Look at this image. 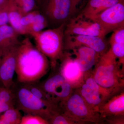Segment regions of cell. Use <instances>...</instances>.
<instances>
[{"mask_svg":"<svg viewBox=\"0 0 124 124\" xmlns=\"http://www.w3.org/2000/svg\"><path fill=\"white\" fill-rule=\"evenodd\" d=\"M48 67L47 58L28 37L20 41L16 58L15 73L17 82L25 84L39 82Z\"/></svg>","mask_w":124,"mask_h":124,"instance_id":"6da1fadb","label":"cell"},{"mask_svg":"<svg viewBox=\"0 0 124 124\" xmlns=\"http://www.w3.org/2000/svg\"><path fill=\"white\" fill-rule=\"evenodd\" d=\"M14 84L11 88L15 98V107L26 114L41 116L48 121L58 113L57 105L49 104L33 95L23 84Z\"/></svg>","mask_w":124,"mask_h":124,"instance_id":"7a4b0ae2","label":"cell"},{"mask_svg":"<svg viewBox=\"0 0 124 124\" xmlns=\"http://www.w3.org/2000/svg\"><path fill=\"white\" fill-rule=\"evenodd\" d=\"M66 23L39 32H31L29 35L34 39L36 47L49 59L53 66L63 55L64 30Z\"/></svg>","mask_w":124,"mask_h":124,"instance_id":"3957f363","label":"cell"},{"mask_svg":"<svg viewBox=\"0 0 124 124\" xmlns=\"http://www.w3.org/2000/svg\"><path fill=\"white\" fill-rule=\"evenodd\" d=\"M37 10L45 18L48 26H59L71 16L70 0H37Z\"/></svg>","mask_w":124,"mask_h":124,"instance_id":"277c9868","label":"cell"},{"mask_svg":"<svg viewBox=\"0 0 124 124\" xmlns=\"http://www.w3.org/2000/svg\"><path fill=\"white\" fill-rule=\"evenodd\" d=\"M92 20L99 24L106 35L124 26V0L105 10Z\"/></svg>","mask_w":124,"mask_h":124,"instance_id":"5b68a950","label":"cell"},{"mask_svg":"<svg viewBox=\"0 0 124 124\" xmlns=\"http://www.w3.org/2000/svg\"><path fill=\"white\" fill-rule=\"evenodd\" d=\"M82 35L104 38L106 35L99 24L93 20L78 15L66 23L64 35Z\"/></svg>","mask_w":124,"mask_h":124,"instance_id":"8992f818","label":"cell"},{"mask_svg":"<svg viewBox=\"0 0 124 124\" xmlns=\"http://www.w3.org/2000/svg\"><path fill=\"white\" fill-rule=\"evenodd\" d=\"M64 48L73 49L85 46L93 49L99 54H103L107 45L104 38L94 36L76 35H64Z\"/></svg>","mask_w":124,"mask_h":124,"instance_id":"52a82bcc","label":"cell"},{"mask_svg":"<svg viewBox=\"0 0 124 124\" xmlns=\"http://www.w3.org/2000/svg\"><path fill=\"white\" fill-rule=\"evenodd\" d=\"M19 44L7 51L0 58V82L7 88L11 89L14 84L13 78L15 72Z\"/></svg>","mask_w":124,"mask_h":124,"instance_id":"ba28073f","label":"cell"},{"mask_svg":"<svg viewBox=\"0 0 124 124\" xmlns=\"http://www.w3.org/2000/svg\"><path fill=\"white\" fill-rule=\"evenodd\" d=\"M40 84L56 104L59 100L67 97L70 91V85L62 75L52 76Z\"/></svg>","mask_w":124,"mask_h":124,"instance_id":"9c48e42d","label":"cell"},{"mask_svg":"<svg viewBox=\"0 0 124 124\" xmlns=\"http://www.w3.org/2000/svg\"><path fill=\"white\" fill-rule=\"evenodd\" d=\"M124 0H88L79 15L92 20L105 10Z\"/></svg>","mask_w":124,"mask_h":124,"instance_id":"30bf717a","label":"cell"},{"mask_svg":"<svg viewBox=\"0 0 124 124\" xmlns=\"http://www.w3.org/2000/svg\"><path fill=\"white\" fill-rule=\"evenodd\" d=\"M19 35L10 25L0 26V58L7 51L19 44Z\"/></svg>","mask_w":124,"mask_h":124,"instance_id":"8fae6325","label":"cell"},{"mask_svg":"<svg viewBox=\"0 0 124 124\" xmlns=\"http://www.w3.org/2000/svg\"><path fill=\"white\" fill-rule=\"evenodd\" d=\"M77 48V49L75 50L77 55L75 60L80 70L85 71L89 70L95 64L99 54L86 46H80Z\"/></svg>","mask_w":124,"mask_h":124,"instance_id":"7c38bea8","label":"cell"},{"mask_svg":"<svg viewBox=\"0 0 124 124\" xmlns=\"http://www.w3.org/2000/svg\"><path fill=\"white\" fill-rule=\"evenodd\" d=\"M8 23L19 35H28L26 29L21 25L20 20L23 16L20 9L9 1Z\"/></svg>","mask_w":124,"mask_h":124,"instance_id":"4fadbf2b","label":"cell"},{"mask_svg":"<svg viewBox=\"0 0 124 124\" xmlns=\"http://www.w3.org/2000/svg\"><path fill=\"white\" fill-rule=\"evenodd\" d=\"M67 106L69 111L78 116H84L88 113V110L83 99L78 94H74L69 99Z\"/></svg>","mask_w":124,"mask_h":124,"instance_id":"5bb4252c","label":"cell"},{"mask_svg":"<svg viewBox=\"0 0 124 124\" xmlns=\"http://www.w3.org/2000/svg\"><path fill=\"white\" fill-rule=\"evenodd\" d=\"M63 61L62 68V75L66 80L76 79L79 75L80 70L75 60L67 58Z\"/></svg>","mask_w":124,"mask_h":124,"instance_id":"9a60e30c","label":"cell"},{"mask_svg":"<svg viewBox=\"0 0 124 124\" xmlns=\"http://www.w3.org/2000/svg\"><path fill=\"white\" fill-rule=\"evenodd\" d=\"M23 84L33 95L40 100L49 104L57 105L54 99L45 91L39 82Z\"/></svg>","mask_w":124,"mask_h":124,"instance_id":"2e32d148","label":"cell"},{"mask_svg":"<svg viewBox=\"0 0 124 124\" xmlns=\"http://www.w3.org/2000/svg\"><path fill=\"white\" fill-rule=\"evenodd\" d=\"M22 116L19 110L11 108L0 116V124H20Z\"/></svg>","mask_w":124,"mask_h":124,"instance_id":"e0dca14e","label":"cell"},{"mask_svg":"<svg viewBox=\"0 0 124 124\" xmlns=\"http://www.w3.org/2000/svg\"><path fill=\"white\" fill-rule=\"evenodd\" d=\"M47 27H48V24L46 19L38 10H36L33 22L28 30V35L31 32H37L41 31Z\"/></svg>","mask_w":124,"mask_h":124,"instance_id":"ac0fdd59","label":"cell"},{"mask_svg":"<svg viewBox=\"0 0 124 124\" xmlns=\"http://www.w3.org/2000/svg\"><path fill=\"white\" fill-rule=\"evenodd\" d=\"M81 93L86 101L89 104L97 105L101 102L99 91L91 88L86 84L82 86Z\"/></svg>","mask_w":124,"mask_h":124,"instance_id":"d6986e66","label":"cell"},{"mask_svg":"<svg viewBox=\"0 0 124 124\" xmlns=\"http://www.w3.org/2000/svg\"><path fill=\"white\" fill-rule=\"evenodd\" d=\"M110 50L116 57L123 58L124 56V40H116L109 41Z\"/></svg>","mask_w":124,"mask_h":124,"instance_id":"ffe728a7","label":"cell"},{"mask_svg":"<svg viewBox=\"0 0 124 124\" xmlns=\"http://www.w3.org/2000/svg\"><path fill=\"white\" fill-rule=\"evenodd\" d=\"M48 121L39 116L31 114H25L22 116L20 124H46Z\"/></svg>","mask_w":124,"mask_h":124,"instance_id":"44dd1931","label":"cell"},{"mask_svg":"<svg viewBox=\"0 0 124 124\" xmlns=\"http://www.w3.org/2000/svg\"><path fill=\"white\" fill-rule=\"evenodd\" d=\"M0 101L13 104L15 106L14 95L11 89L0 86Z\"/></svg>","mask_w":124,"mask_h":124,"instance_id":"7402d4cb","label":"cell"},{"mask_svg":"<svg viewBox=\"0 0 124 124\" xmlns=\"http://www.w3.org/2000/svg\"><path fill=\"white\" fill-rule=\"evenodd\" d=\"M109 110L112 113L122 111L124 109V97L122 95L114 100L109 104Z\"/></svg>","mask_w":124,"mask_h":124,"instance_id":"603a6c76","label":"cell"},{"mask_svg":"<svg viewBox=\"0 0 124 124\" xmlns=\"http://www.w3.org/2000/svg\"><path fill=\"white\" fill-rule=\"evenodd\" d=\"M10 3L8 2L0 6V26L8 23V10Z\"/></svg>","mask_w":124,"mask_h":124,"instance_id":"cb8c5ba5","label":"cell"},{"mask_svg":"<svg viewBox=\"0 0 124 124\" xmlns=\"http://www.w3.org/2000/svg\"><path fill=\"white\" fill-rule=\"evenodd\" d=\"M36 10L31 11L30 13L23 16L20 20L21 25L25 28L29 34V28L33 22V18Z\"/></svg>","mask_w":124,"mask_h":124,"instance_id":"d4e9b609","label":"cell"},{"mask_svg":"<svg viewBox=\"0 0 124 124\" xmlns=\"http://www.w3.org/2000/svg\"><path fill=\"white\" fill-rule=\"evenodd\" d=\"M71 3V16L75 13L78 5L83 0H70Z\"/></svg>","mask_w":124,"mask_h":124,"instance_id":"484cf974","label":"cell"},{"mask_svg":"<svg viewBox=\"0 0 124 124\" xmlns=\"http://www.w3.org/2000/svg\"><path fill=\"white\" fill-rule=\"evenodd\" d=\"M86 84L93 89L99 91L98 85L97 82H95V80L93 78H89L86 80Z\"/></svg>","mask_w":124,"mask_h":124,"instance_id":"4316f807","label":"cell"},{"mask_svg":"<svg viewBox=\"0 0 124 124\" xmlns=\"http://www.w3.org/2000/svg\"><path fill=\"white\" fill-rule=\"evenodd\" d=\"M15 107L13 104L0 101V113L4 112L9 108Z\"/></svg>","mask_w":124,"mask_h":124,"instance_id":"83f0119b","label":"cell"},{"mask_svg":"<svg viewBox=\"0 0 124 124\" xmlns=\"http://www.w3.org/2000/svg\"><path fill=\"white\" fill-rule=\"evenodd\" d=\"M26 0H9L12 4L19 8Z\"/></svg>","mask_w":124,"mask_h":124,"instance_id":"f1b7e54d","label":"cell"},{"mask_svg":"<svg viewBox=\"0 0 124 124\" xmlns=\"http://www.w3.org/2000/svg\"><path fill=\"white\" fill-rule=\"evenodd\" d=\"M8 1V0H0V6L4 5Z\"/></svg>","mask_w":124,"mask_h":124,"instance_id":"f546056e","label":"cell"}]
</instances>
